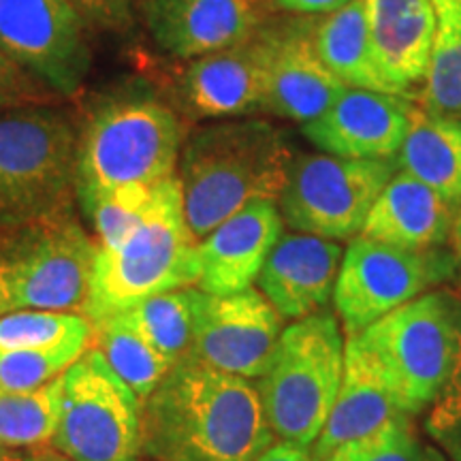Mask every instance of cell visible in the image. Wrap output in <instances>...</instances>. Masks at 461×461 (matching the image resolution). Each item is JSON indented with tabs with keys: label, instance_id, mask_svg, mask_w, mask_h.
<instances>
[{
	"label": "cell",
	"instance_id": "cell-10",
	"mask_svg": "<svg viewBox=\"0 0 461 461\" xmlns=\"http://www.w3.org/2000/svg\"><path fill=\"white\" fill-rule=\"evenodd\" d=\"M391 177L393 160L299 157L278 197L280 216L297 233L325 240L355 238Z\"/></svg>",
	"mask_w": 461,
	"mask_h": 461
},
{
	"label": "cell",
	"instance_id": "cell-28",
	"mask_svg": "<svg viewBox=\"0 0 461 461\" xmlns=\"http://www.w3.org/2000/svg\"><path fill=\"white\" fill-rule=\"evenodd\" d=\"M62 403V376L37 391L15 393L0 387V447L20 448L50 442Z\"/></svg>",
	"mask_w": 461,
	"mask_h": 461
},
{
	"label": "cell",
	"instance_id": "cell-27",
	"mask_svg": "<svg viewBox=\"0 0 461 461\" xmlns=\"http://www.w3.org/2000/svg\"><path fill=\"white\" fill-rule=\"evenodd\" d=\"M92 327H96L95 338L99 342L96 348L105 357L112 370L135 391L141 402H146L160 380L169 374L173 363L115 316L95 322Z\"/></svg>",
	"mask_w": 461,
	"mask_h": 461
},
{
	"label": "cell",
	"instance_id": "cell-31",
	"mask_svg": "<svg viewBox=\"0 0 461 461\" xmlns=\"http://www.w3.org/2000/svg\"><path fill=\"white\" fill-rule=\"evenodd\" d=\"M86 346V342H71L43 350L0 353V387L15 393L41 389L60 378L84 355Z\"/></svg>",
	"mask_w": 461,
	"mask_h": 461
},
{
	"label": "cell",
	"instance_id": "cell-19",
	"mask_svg": "<svg viewBox=\"0 0 461 461\" xmlns=\"http://www.w3.org/2000/svg\"><path fill=\"white\" fill-rule=\"evenodd\" d=\"M459 210L428 184L397 173L378 194L359 235L403 250H436L451 240Z\"/></svg>",
	"mask_w": 461,
	"mask_h": 461
},
{
	"label": "cell",
	"instance_id": "cell-18",
	"mask_svg": "<svg viewBox=\"0 0 461 461\" xmlns=\"http://www.w3.org/2000/svg\"><path fill=\"white\" fill-rule=\"evenodd\" d=\"M342 257V246L333 240L282 235L258 274V291L282 319L299 321L322 312L333 297Z\"/></svg>",
	"mask_w": 461,
	"mask_h": 461
},
{
	"label": "cell",
	"instance_id": "cell-32",
	"mask_svg": "<svg viewBox=\"0 0 461 461\" xmlns=\"http://www.w3.org/2000/svg\"><path fill=\"white\" fill-rule=\"evenodd\" d=\"M154 186H124L79 199L95 227L99 244L112 246L146 214Z\"/></svg>",
	"mask_w": 461,
	"mask_h": 461
},
{
	"label": "cell",
	"instance_id": "cell-11",
	"mask_svg": "<svg viewBox=\"0 0 461 461\" xmlns=\"http://www.w3.org/2000/svg\"><path fill=\"white\" fill-rule=\"evenodd\" d=\"M453 269V258L436 250H403L359 235L344 250L333 305L346 333H361L448 278Z\"/></svg>",
	"mask_w": 461,
	"mask_h": 461
},
{
	"label": "cell",
	"instance_id": "cell-40",
	"mask_svg": "<svg viewBox=\"0 0 461 461\" xmlns=\"http://www.w3.org/2000/svg\"><path fill=\"white\" fill-rule=\"evenodd\" d=\"M0 461H22V457H17V455L9 453V448H3V451H0Z\"/></svg>",
	"mask_w": 461,
	"mask_h": 461
},
{
	"label": "cell",
	"instance_id": "cell-21",
	"mask_svg": "<svg viewBox=\"0 0 461 461\" xmlns=\"http://www.w3.org/2000/svg\"><path fill=\"white\" fill-rule=\"evenodd\" d=\"M380 73L400 95L423 82L436 39L434 0H363Z\"/></svg>",
	"mask_w": 461,
	"mask_h": 461
},
{
	"label": "cell",
	"instance_id": "cell-34",
	"mask_svg": "<svg viewBox=\"0 0 461 461\" xmlns=\"http://www.w3.org/2000/svg\"><path fill=\"white\" fill-rule=\"evenodd\" d=\"M58 96L48 84L0 51V112L51 105Z\"/></svg>",
	"mask_w": 461,
	"mask_h": 461
},
{
	"label": "cell",
	"instance_id": "cell-39",
	"mask_svg": "<svg viewBox=\"0 0 461 461\" xmlns=\"http://www.w3.org/2000/svg\"><path fill=\"white\" fill-rule=\"evenodd\" d=\"M32 461H73V459H68L67 455L56 451V448H45V451L34 455Z\"/></svg>",
	"mask_w": 461,
	"mask_h": 461
},
{
	"label": "cell",
	"instance_id": "cell-15",
	"mask_svg": "<svg viewBox=\"0 0 461 461\" xmlns=\"http://www.w3.org/2000/svg\"><path fill=\"white\" fill-rule=\"evenodd\" d=\"M412 107L403 95L346 88L325 113L303 124L302 132L331 157L393 160L411 124Z\"/></svg>",
	"mask_w": 461,
	"mask_h": 461
},
{
	"label": "cell",
	"instance_id": "cell-16",
	"mask_svg": "<svg viewBox=\"0 0 461 461\" xmlns=\"http://www.w3.org/2000/svg\"><path fill=\"white\" fill-rule=\"evenodd\" d=\"M143 20L167 54L194 60L261 31V0H143Z\"/></svg>",
	"mask_w": 461,
	"mask_h": 461
},
{
	"label": "cell",
	"instance_id": "cell-1",
	"mask_svg": "<svg viewBox=\"0 0 461 461\" xmlns=\"http://www.w3.org/2000/svg\"><path fill=\"white\" fill-rule=\"evenodd\" d=\"M272 440L255 384L190 355L143 402L141 451L157 461H257Z\"/></svg>",
	"mask_w": 461,
	"mask_h": 461
},
{
	"label": "cell",
	"instance_id": "cell-17",
	"mask_svg": "<svg viewBox=\"0 0 461 461\" xmlns=\"http://www.w3.org/2000/svg\"><path fill=\"white\" fill-rule=\"evenodd\" d=\"M282 224L278 201H255L210 230L199 240V291L233 295L255 285Z\"/></svg>",
	"mask_w": 461,
	"mask_h": 461
},
{
	"label": "cell",
	"instance_id": "cell-7",
	"mask_svg": "<svg viewBox=\"0 0 461 461\" xmlns=\"http://www.w3.org/2000/svg\"><path fill=\"white\" fill-rule=\"evenodd\" d=\"M95 257L73 214L0 229V316L84 310Z\"/></svg>",
	"mask_w": 461,
	"mask_h": 461
},
{
	"label": "cell",
	"instance_id": "cell-25",
	"mask_svg": "<svg viewBox=\"0 0 461 461\" xmlns=\"http://www.w3.org/2000/svg\"><path fill=\"white\" fill-rule=\"evenodd\" d=\"M194 299L197 288H177L143 299L113 316L176 366L193 348Z\"/></svg>",
	"mask_w": 461,
	"mask_h": 461
},
{
	"label": "cell",
	"instance_id": "cell-37",
	"mask_svg": "<svg viewBox=\"0 0 461 461\" xmlns=\"http://www.w3.org/2000/svg\"><path fill=\"white\" fill-rule=\"evenodd\" d=\"M71 3L79 9V14L82 9H88L105 17H118L126 9L129 0H71Z\"/></svg>",
	"mask_w": 461,
	"mask_h": 461
},
{
	"label": "cell",
	"instance_id": "cell-23",
	"mask_svg": "<svg viewBox=\"0 0 461 461\" xmlns=\"http://www.w3.org/2000/svg\"><path fill=\"white\" fill-rule=\"evenodd\" d=\"M395 158L402 173L461 207V118L434 115L414 105Z\"/></svg>",
	"mask_w": 461,
	"mask_h": 461
},
{
	"label": "cell",
	"instance_id": "cell-5",
	"mask_svg": "<svg viewBox=\"0 0 461 461\" xmlns=\"http://www.w3.org/2000/svg\"><path fill=\"white\" fill-rule=\"evenodd\" d=\"M186 135L165 103L129 96L96 107L77 140V199L176 176Z\"/></svg>",
	"mask_w": 461,
	"mask_h": 461
},
{
	"label": "cell",
	"instance_id": "cell-3",
	"mask_svg": "<svg viewBox=\"0 0 461 461\" xmlns=\"http://www.w3.org/2000/svg\"><path fill=\"white\" fill-rule=\"evenodd\" d=\"M199 241L184 216L180 177L154 184L146 214L112 246H96L86 319L92 325L143 299L197 286Z\"/></svg>",
	"mask_w": 461,
	"mask_h": 461
},
{
	"label": "cell",
	"instance_id": "cell-8",
	"mask_svg": "<svg viewBox=\"0 0 461 461\" xmlns=\"http://www.w3.org/2000/svg\"><path fill=\"white\" fill-rule=\"evenodd\" d=\"M355 336L397 406L419 414L431 406L453 370L455 297L423 293Z\"/></svg>",
	"mask_w": 461,
	"mask_h": 461
},
{
	"label": "cell",
	"instance_id": "cell-20",
	"mask_svg": "<svg viewBox=\"0 0 461 461\" xmlns=\"http://www.w3.org/2000/svg\"><path fill=\"white\" fill-rule=\"evenodd\" d=\"M274 54L265 112L293 122L308 124L330 109L348 86L322 65L312 43V31L288 26L272 31Z\"/></svg>",
	"mask_w": 461,
	"mask_h": 461
},
{
	"label": "cell",
	"instance_id": "cell-42",
	"mask_svg": "<svg viewBox=\"0 0 461 461\" xmlns=\"http://www.w3.org/2000/svg\"><path fill=\"white\" fill-rule=\"evenodd\" d=\"M3 448H5V447H0V451H3Z\"/></svg>",
	"mask_w": 461,
	"mask_h": 461
},
{
	"label": "cell",
	"instance_id": "cell-41",
	"mask_svg": "<svg viewBox=\"0 0 461 461\" xmlns=\"http://www.w3.org/2000/svg\"><path fill=\"white\" fill-rule=\"evenodd\" d=\"M436 461H445V459H442V457H440V455H438V459H436Z\"/></svg>",
	"mask_w": 461,
	"mask_h": 461
},
{
	"label": "cell",
	"instance_id": "cell-12",
	"mask_svg": "<svg viewBox=\"0 0 461 461\" xmlns=\"http://www.w3.org/2000/svg\"><path fill=\"white\" fill-rule=\"evenodd\" d=\"M0 51L60 96L77 95L90 71L84 20L71 0H0Z\"/></svg>",
	"mask_w": 461,
	"mask_h": 461
},
{
	"label": "cell",
	"instance_id": "cell-24",
	"mask_svg": "<svg viewBox=\"0 0 461 461\" xmlns=\"http://www.w3.org/2000/svg\"><path fill=\"white\" fill-rule=\"evenodd\" d=\"M312 43L319 58L348 88L400 95L380 73L374 58L366 3L350 0L312 28Z\"/></svg>",
	"mask_w": 461,
	"mask_h": 461
},
{
	"label": "cell",
	"instance_id": "cell-4",
	"mask_svg": "<svg viewBox=\"0 0 461 461\" xmlns=\"http://www.w3.org/2000/svg\"><path fill=\"white\" fill-rule=\"evenodd\" d=\"M77 140L62 109L0 112V229L73 214Z\"/></svg>",
	"mask_w": 461,
	"mask_h": 461
},
{
	"label": "cell",
	"instance_id": "cell-2",
	"mask_svg": "<svg viewBox=\"0 0 461 461\" xmlns=\"http://www.w3.org/2000/svg\"><path fill=\"white\" fill-rule=\"evenodd\" d=\"M295 157L267 120H227L194 131L180 152V186L190 233L210 230L255 201H278Z\"/></svg>",
	"mask_w": 461,
	"mask_h": 461
},
{
	"label": "cell",
	"instance_id": "cell-14",
	"mask_svg": "<svg viewBox=\"0 0 461 461\" xmlns=\"http://www.w3.org/2000/svg\"><path fill=\"white\" fill-rule=\"evenodd\" d=\"M272 54V31H258L244 43L194 58L177 82V101L194 118L265 112Z\"/></svg>",
	"mask_w": 461,
	"mask_h": 461
},
{
	"label": "cell",
	"instance_id": "cell-6",
	"mask_svg": "<svg viewBox=\"0 0 461 461\" xmlns=\"http://www.w3.org/2000/svg\"><path fill=\"white\" fill-rule=\"evenodd\" d=\"M344 336L331 312L293 321L258 378L265 417L282 442L310 448L325 428L344 374Z\"/></svg>",
	"mask_w": 461,
	"mask_h": 461
},
{
	"label": "cell",
	"instance_id": "cell-35",
	"mask_svg": "<svg viewBox=\"0 0 461 461\" xmlns=\"http://www.w3.org/2000/svg\"><path fill=\"white\" fill-rule=\"evenodd\" d=\"M350 0H274V5L288 14H333V11L342 9Z\"/></svg>",
	"mask_w": 461,
	"mask_h": 461
},
{
	"label": "cell",
	"instance_id": "cell-22",
	"mask_svg": "<svg viewBox=\"0 0 461 461\" xmlns=\"http://www.w3.org/2000/svg\"><path fill=\"white\" fill-rule=\"evenodd\" d=\"M406 414L384 387L378 372L363 353L355 333H346L344 374L325 428L312 445L316 461H325L346 442L367 436L391 419Z\"/></svg>",
	"mask_w": 461,
	"mask_h": 461
},
{
	"label": "cell",
	"instance_id": "cell-38",
	"mask_svg": "<svg viewBox=\"0 0 461 461\" xmlns=\"http://www.w3.org/2000/svg\"><path fill=\"white\" fill-rule=\"evenodd\" d=\"M453 246H455V267H457L459 278H461V210L457 221H455V229H453Z\"/></svg>",
	"mask_w": 461,
	"mask_h": 461
},
{
	"label": "cell",
	"instance_id": "cell-33",
	"mask_svg": "<svg viewBox=\"0 0 461 461\" xmlns=\"http://www.w3.org/2000/svg\"><path fill=\"white\" fill-rule=\"evenodd\" d=\"M455 325H457V353L445 387L429 406L425 431L448 455L461 461V302L455 297Z\"/></svg>",
	"mask_w": 461,
	"mask_h": 461
},
{
	"label": "cell",
	"instance_id": "cell-13",
	"mask_svg": "<svg viewBox=\"0 0 461 461\" xmlns=\"http://www.w3.org/2000/svg\"><path fill=\"white\" fill-rule=\"evenodd\" d=\"M282 316L257 288L207 295L197 288L190 357L218 372L246 380L267 372L280 342Z\"/></svg>",
	"mask_w": 461,
	"mask_h": 461
},
{
	"label": "cell",
	"instance_id": "cell-36",
	"mask_svg": "<svg viewBox=\"0 0 461 461\" xmlns=\"http://www.w3.org/2000/svg\"><path fill=\"white\" fill-rule=\"evenodd\" d=\"M257 461H316L308 448L291 445V442H272L265 451L258 455Z\"/></svg>",
	"mask_w": 461,
	"mask_h": 461
},
{
	"label": "cell",
	"instance_id": "cell-9",
	"mask_svg": "<svg viewBox=\"0 0 461 461\" xmlns=\"http://www.w3.org/2000/svg\"><path fill=\"white\" fill-rule=\"evenodd\" d=\"M56 451L73 461H135L143 442V402L99 348L62 374Z\"/></svg>",
	"mask_w": 461,
	"mask_h": 461
},
{
	"label": "cell",
	"instance_id": "cell-29",
	"mask_svg": "<svg viewBox=\"0 0 461 461\" xmlns=\"http://www.w3.org/2000/svg\"><path fill=\"white\" fill-rule=\"evenodd\" d=\"M95 336V327L86 316L73 312L28 310L0 316V353L9 350H43L54 346L86 342Z\"/></svg>",
	"mask_w": 461,
	"mask_h": 461
},
{
	"label": "cell",
	"instance_id": "cell-30",
	"mask_svg": "<svg viewBox=\"0 0 461 461\" xmlns=\"http://www.w3.org/2000/svg\"><path fill=\"white\" fill-rule=\"evenodd\" d=\"M438 455L420 442L411 414H400L367 436L346 442L325 461H436Z\"/></svg>",
	"mask_w": 461,
	"mask_h": 461
},
{
	"label": "cell",
	"instance_id": "cell-26",
	"mask_svg": "<svg viewBox=\"0 0 461 461\" xmlns=\"http://www.w3.org/2000/svg\"><path fill=\"white\" fill-rule=\"evenodd\" d=\"M436 39L420 92V109L461 118V0H434Z\"/></svg>",
	"mask_w": 461,
	"mask_h": 461
}]
</instances>
